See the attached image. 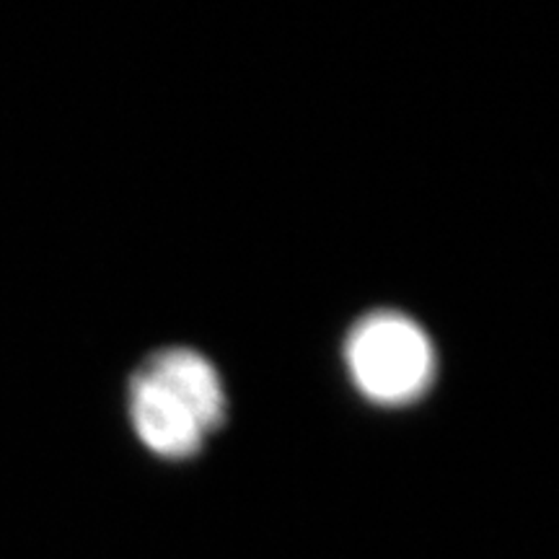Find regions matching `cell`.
<instances>
[{"label": "cell", "mask_w": 559, "mask_h": 559, "mask_svg": "<svg viewBox=\"0 0 559 559\" xmlns=\"http://www.w3.org/2000/svg\"><path fill=\"white\" fill-rule=\"evenodd\" d=\"M130 417L145 449L164 459L194 456L207 438L198 417L140 370L130 383Z\"/></svg>", "instance_id": "2"}, {"label": "cell", "mask_w": 559, "mask_h": 559, "mask_svg": "<svg viewBox=\"0 0 559 559\" xmlns=\"http://www.w3.org/2000/svg\"><path fill=\"white\" fill-rule=\"evenodd\" d=\"M345 360L360 394L383 407L419 400L436 379L430 337L400 311H376L360 319L347 337Z\"/></svg>", "instance_id": "1"}, {"label": "cell", "mask_w": 559, "mask_h": 559, "mask_svg": "<svg viewBox=\"0 0 559 559\" xmlns=\"http://www.w3.org/2000/svg\"><path fill=\"white\" fill-rule=\"evenodd\" d=\"M140 373H145L160 389L177 396L198 417L207 436L221 428V423L226 419V391H223L218 373L210 366V360L194 349H164V353L153 355L140 368Z\"/></svg>", "instance_id": "3"}]
</instances>
